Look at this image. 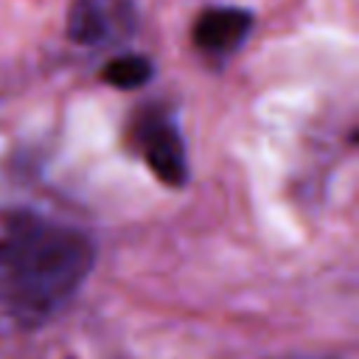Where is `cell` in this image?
I'll return each mask as SVG.
<instances>
[{
  "instance_id": "277c9868",
  "label": "cell",
  "mask_w": 359,
  "mask_h": 359,
  "mask_svg": "<svg viewBox=\"0 0 359 359\" xmlns=\"http://www.w3.org/2000/svg\"><path fill=\"white\" fill-rule=\"evenodd\" d=\"M252 11L241 6H208L191 25V42L199 53L224 59L233 56L252 31Z\"/></svg>"
},
{
  "instance_id": "5b68a950",
  "label": "cell",
  "mask_w": 359,
  "mask_h": 359,
  "mask_svg": "<svg viewBox=\"0 0 359 359\" xmlns=\"http://www.w3.org/2000/svg\"><path fill=\"white\" fill-rule=\"evenodd\" d=\"M151 76H154V65H151V59H146L140 53L115 56L101 67V81L115 90H137V87L149 84Z\"/></svg>"
},
{
  "instance_id": "7a4b0ae2",
  "label": "cell",
  "mask_w": 359,
  "mask_h": 359,
  "mask_svg": "<svg viewBox=\"0 0 359 359\" xmlns=\"http://www.w3.org/2000/svg\"><path fill=\"white\" fill-rule=\"evenodd\" d=\"M135 137H137V149L146 160V165L151 168V174L171 185L180 188L188 180V154H185V140L182 132L174 121V115H168L165 109H149L137 118L135 123Z\"/></svg>"
},
{
  "instance_id": "3957f363",
  "label": "cell",
  "mask_w": 359,
  "mask_h": 359,
  "mask_svg": "<svg viewBox=\"0 0 359 359\" xmlns=\"http://www.w3.org/2000/svg\"><path fill=\"white\" fill-rule=\"evenodd\" d=\"M135 25V0H73L65 17L67 36L84 48H101L126 39Z\"/></svg>"
},
{
  "instance_id": "6da1fadb",
  "label": "cell",
  "mask_w": 359,
  "mask_h": 359,
  "mask_svg": "<svg viewBox=\"0 0 359 359\" xmlns=\"http://www.w3.org/2000/svg\"><path fill=\"white\" fill-rule=\"evenodd\" d=\"M95 247L79 227L36 213H14L0 224V311L20 328L59 314L84 286Z\"/></svg>"
},
{
  "instance_id": "8992f818",
  "label": "cell",
  "mask_w": 359,
  "mask_h": 359,
  "mask_svg": "<svg viewBox=\"0 0 359 359\" xmlns=\"http://www.w3.org/2000/svg\"><path fill=\"white\" fill-rule=\"evenodd\" d=\"M328 359H337V356H328Z\"/></svg>"
}]
</instances>
